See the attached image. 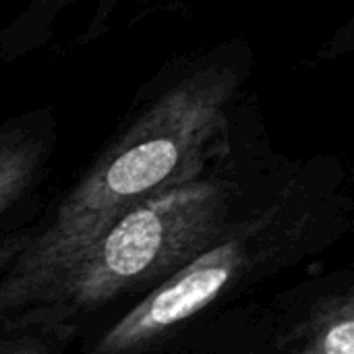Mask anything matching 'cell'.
<instances>
[{
    "label": "cell",
    "mask_w": 354,
    "mask_h": 354,
    "mask_svg": "<svg viewBox=\"0 0 354 354\" xmlns=\"http://www.w3.org/2000/svg\"><path fill=\"white\" fill-rule=\"evenodd\" d=\"M249 68L251 54L236 41L174 66L0 278V317L33 305L124 212L203 176L228 151L230 114Z\"/></svg>",
    "instance_id": "6da1fadb"
},
{
    "label": "cell",
    "mask_w": 354,
    "mask_h": 354,
    "mask_svg": "<svg viewBox=\"0 0 354 354\" xmlns=\"http://www.w3.org/2000/svg\"><path fill=\"white\" fill-rule=\"evenodd\" d=\"M234 191L232 183L203 174L145 199L116 218L33 305L77 317L156 286L232 228Z\"/></svg>",
    "instance_id": "7a4b0ae2"
},
{
    "label": "cell",
    "mask_w": 354,
    "mask_h": 354,
    "mask_svg": "<svg viewBox=\"0 0 354 354\" xmlns=\"http://www.w3.org/2000/svg\"><path fill=\"white\" fill-rule=\"evenodd\" d=\"M297 222L286 205H274L247 222L232 224L218 243L158 282L87 354L149 353L228 290L284 259L299 236Z\"/></svg>",
    "instance_id": "3957f363"
},
{
    "label": "cell",
    "mask_w": 354,
    "mask_h": 354,
    "mask_svg": "<svg viewBox=\"0 0 354 354\" xmlns=\"http://www.w3.org/2000/svg\"><path fill=\"white\" fill-rule=\"evenodd\" d=\"M52 141L54 124L48 112H29L0 122V214L39 180Z\"/></svg>",
    "instance_id": "277c9868"
},
{
    "label": "cell",
    "mask_w": 354,
    "mask_h": 354,
    "mask_svg": "<svg viewBox=\"0 0 354 354\" xmlns=\"http://www.w3.org/2000/svg\"><path fill=\"white\" fill-rule=\"evenodd\" d=\"M75 334V317L31 305L0 317V354H60Z\"/></svg>",
    "instance_id": "5b68a950"
},
{
    "label": "cell",
    "mask_w": 354,
    "mask_h": 354,
    "mask_svg": "<svg viewBox=\"0 0 354 354\" xmlns=\"http://www.w3.org/2000/svg\"><path fill=\"white\" fill-rule=\"evenodd\" d=\"M290 354H354L353 292H334L309 311L290 340Z\"/></svg>",
    "instance_id": "8992f818"
},
{
    "label": "cell",
    "mask_w": 354,
    "mask_h": 354,
    "mask_svg": "<svg viewBox=\"0 0 354 354\" xmlns=\"http://www.w3.org/2000/svg\"><path fill=\"white\" fill-rule=\"evenodd\" d=\"M29 239H31L29 232H15V234L0 236V278L10 270L17 257L25 251Z\"/></svg>",
    "instance_id": "52a82bcc"
},
{
    "label": "cell",
    "mask_w": 354,
    "mask_h": 354,
    "mask_svg": "<svg viewBox=\"0 0 354 354\" xmlns=\"http://www.w3.org/2000/svg\"><path fill=\"white\" fill-rule=\"evenodd\" d=\"M37 2H39V6H48V8H52V10H58V8H62L64 4L73 2V0H37Z\"/></svg>",
    "instance_id": "ba28073f"
}]
</instances>
